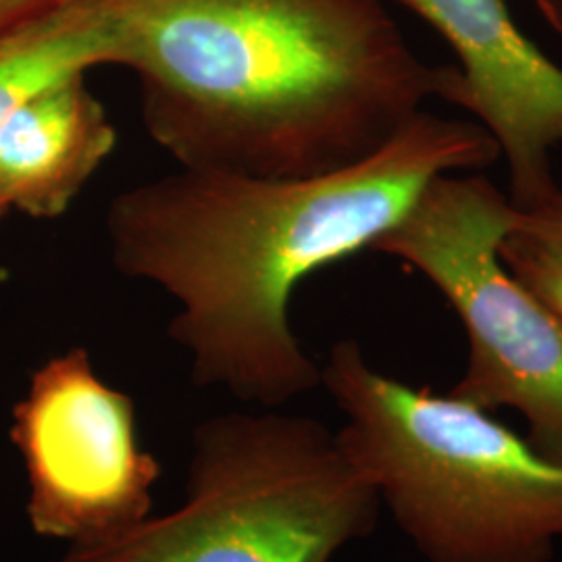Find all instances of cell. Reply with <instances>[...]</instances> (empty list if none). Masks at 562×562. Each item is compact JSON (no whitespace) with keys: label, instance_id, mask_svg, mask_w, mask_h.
I'll use <instances>...</instances> for the list:
<instances>
[{"label":"cell","instance_id":"obj_1","mask_svg":"<svg viewBox=\"0 0 562 562\" xmlns=\"http://www.w3.org/2000/svg\"><path fill=\"white\" fill-rule=\"evenodd\" d=\"M498 159L480 123L422 111L371 157L323 176L180 167L106 206L111 261L178 302L169 336L188 350L192 382L278 406L322 383L288 317L301 281L371 250L434 178Z\"/></svg>","mask_w":562,"mask_h":562},{"label":"cell","instance_id":"obj_2","mask_svg":"<svg viewBox=\"0 0 562 562\" xmlns=\"http://www.w3.org/2000/svg\"><path fill=\"white\" fill-rule=\"evenodd\" d=\"M148 136L183 169L313 178L362 161L448 101L383 0H97Z\"/></svg>","mask_w":562,"mask_h":562},{"label":"cell","instance_id":"obj_3","mask_svg":"<svg viewBox=\"0 0 562 562\" xmlns=\"http://www.w3.org/2000/svg\"><path fill=\"white\" fill-rule=\"evenodd\" d=\"M322 383L346 415L341 454L429 562H550L562 542V464L473 404L387 378L355 340Z\"/></svg>","mask_w":562,"mask_h":562},{"label":"cell","instance_id":"obj_4","mask_svg":"<svg viewBox=\"0 0 562 562\" xmlns=\"http://www.w3.org/2000/svg\"><path fill=\"white\" fill-rule=\"evenodd\" d=\"M380 503L322 423L222 415L194 431L180 508L63 562H329L375 529Z\"/></svg>","mask_w":562,"mask_h":562},{"label":"cell","instance_id":"obj_5","mask_svg":"<svg viewBox=\"0 0 562 562\" xmlns=\"http://www.w3.org/2000/svg\"><path fill=\"white\" fill-rule=\"evenodd\" d=\"M515 215L487 178L443 173L371 250L415 267L459 315L469 362L448 394L517 411L529 443L562 464V323L498 255Z\"/></svg>","mask_w":562,"mask_h":562},{"label":"cell","instance_id":"obj_6","mask_svg":"<svg viewBox=\"0 0 562 562\" xmlns=\"http://www.w3.org/2000/svg\"><path fill=\"white\" fill-rule=\"evenodd\" d=\"M11 440L38 536L86 542L150 517L161 462L138 446L134 401L102 382L83 348L34 373L13 408Z\"/></svg>","mask_w":562,"mask_h":562},{"label":"cell","instance_id":"obj_7","mask_svg":"<svg viewBox=\"0 0 562 562\" xmlns=\"http://www.w3.org/2000/svg\"><path fill=\"white\" fill-rule=\"evenodd\" d=\"M427 21L459 57L448 102L471 111L501 146L508 199L531 213L562 190L552 148L562 142V67L529 41L506 0H383Z\"/></svg>","mask_w":562,"mask_h":562},{"label":"cell","instance_id":"obj_8","mask_svg":"<svg viewBox=\"0 0 562 562\" xmlns=\"http://www.w3.org/2000/svg\"><path fill=\"white\" fill-rule=\"evenodd\" d=\"M115 144V125L86 76L21 104L0 127V220L11 211L34 220L60 217Z\"/></svg>","mask_w":562,"mask_h":562},{"label":"cell","instance_id":"obj_9","mask_svg":"<svg viewBox=\"0 0 562 562\" xmlns=\"http://www.w3.org/2000/svg\"><path fill=\"white\" fill-rule=\"evenodd\" d=\"M117 65V42L101 4L71 0L0 38V127L60 81Z\"/></svg>","mask_w":562,"mask_h":562},{"label":"cell","instance_id":"obj_10","mask_svg":"<svg viewBox=\"0 0 562 562\" xmlns=\"http://www.w3.org/2000/svg\"><path fill=\"white\" fill-rule=\"evenodd\" d=\"M498 255L506 269L531 290L562 323V257L517 232H508Z\"/></svg>","mask_w":562,"mask_h":562},{"label":"cell","instance_id":"obj_11","mask_svg":"<svg viewBox=\"0 0 562 562\" xmlns=\"http://www.w3.org/2000/svg\"><path fill=\"white\" fill-rule=\"evenodd\" d=\"M510 232L522 234L531 240L540 241L546 248L562 257V192L542 209L531 213L515 215V225Z\"/></svg>","mask_w":562,"mask_h":562},{"label":"cell","instance_id":"obj_12","mask_svg":"<svg viewBox=\"0 0 562 562\" xmlns=\"http://www.w3.org/2000/svg\"><path fill=\"white\" fill-rule=\"evenodd\" d=\"M71 0H0V38Z\"/></svg>","mask_w":562,"mask_h":562},{"label":"cell","instance_id":"obj_13","mask_svg":"<svg viewBox=\"0 0 562 562\" xmlns=\"http://www.w3.org/2000/svg\"><path fill=\"white\" fill-rule=\"evenodd\" d=\"M540 15L562 38V0H533Z\"/></svg>","mask_w":562,"mask_h":562}]
</instances>
